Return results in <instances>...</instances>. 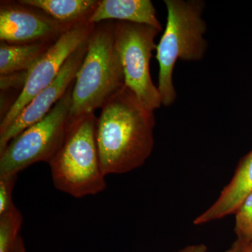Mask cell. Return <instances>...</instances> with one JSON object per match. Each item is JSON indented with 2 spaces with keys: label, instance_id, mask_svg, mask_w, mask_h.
<instances>
[{
  "label": "cell",
  "instance_id": "obj_1",
  "mask_svg": "<svg viewBox=\"0 0 252 252\" xmlns=\"http://www.w3.org/2000/svg\"><path fill=\"white\" fill-rule=\"evenodd\" d=\"M154 111L124 86L101 108L95 139L104 175L127 173L142 166L154 146Z\"/></svg>",
  "mask_w": 252,
  "mask_h": 252
},
{
  "label": "cell",
  "instance_id": "obj_2",
  "mask_svg": "<svg viewBox=\"0 0 252 252\" xmlns=\"http://www.w3.org/2000/svg\"><path fill=\"white\" fill-rule=\"evenodd\" d=\"M114 23L108 21L96 24L88 39L85 58L73 85L69 126L94 114L125 86L114 44Z\"/></svg>",
  "mask_w": 252,
  "mask_h": 252
},
{
  "label": "cell",
  "instance_id": "obj_3",
  "mask_svg": "<svg viewBox=\"0 0 252 252\" xmlns=\"http://www.w3.org/2000/svg\"><path fill=\"white\" fill-rule=\"evenodd\" d=\"M166 27L157 46L156 58L158 63V89L165 107L177 97L173 83L176 63L198 61L207 49L204 37L207 24L203 14L205 3L201 0H165Z\"/></svg>",
  "mask_w": 252,
  "mask_h": 252
},
{
  "label": "cell",
  "instance_id": "obj_4",
  "mask_svg": "<svg viewBox=\"0 0 252 252\" xmlns=\"http://www.w3.org/2000/svg\"><path fill=\"white\" fill-rule=\"evenodd\" d=\"M97 117L83 118L69 126L58 152L48 162L58 190L80 198L106 189V181L96 144Z\"/></svg>",
  "mask_w": 252,
  "mask_h": 252
},
{
  "label": "cell",
  "instance_id": "obj_5",
  "mask_svg": "<svg viewBox=\"0 0 252 252\" xmlns=\"http://www.w3.org/2000/svg\"><path fill=\"white\" fill-rule=\"evenodd\" d=\"M74 82L44 119L16 136L0 153V175H18L36 162L52 158L69 130Z\"/></svg>",
  "mask_w": 252,
  "mask_h": 252
},
{
  "label": "cell",
  "instance_id": "obj_6",
  "mask_svg": "<svg viewBox=\"0 0 252 252\" xmlns=\"http://www.w3.org/2000/svg\"><path fill=\"white\" fill-rule=\"evenodd\" d=\"M160 32L147 25L114 23V44L122 63L125 86L142 105L154 112L162 105L150 71L152 54L157 49L155 39Z\"/></svg>",
  "mask_w": 252,
  "mask_h": 252
},
{
  "label": "cell",
  "instance_id": "obj_7",
  "mask_svg": "<svg viewBox=\"0 0 252 252\" xmlns=\"http://www.w3.org/2000/svg\"><path fill=\"white\" fill-rule=\"evenodd\" d=\"M94 27L95 25L86 21L68 30L32 68L24 87L1 118L0 133L9 127L36 94L54 81L68 58L87 40Z\"/></svg>",
  "mask_w": 252,
  "mask_h": 252
},
{
  "label": "cell",
  "instance_id": "obj_8",
  "mask_svg": "<svg viewBox=\"0 0 252 252\" xmlns=\"http://www.w3.org/2000/svg\"><path fill=\"white\" fill-rule=\"evenodd\" d=\"M72 27L18 1H1L0 40L7 44L56 42L63 33Z\"/></svg>",
  "mask_w": 252,
  "mask_h": 252
},
{
  "label": "cell",
  "instance_id": "obj_9",
  "mask_svg": "<svg viewBox=\"0 0 252 252\" xmlns=\"http://www.w3.org/2000/svg\"><path fill=\"white\" fill-rule=\"evenodd\" d=\"M87 40L68 58L54 81L36 94L9 127L0 133V153L16 136L44 119L65 94L74 82L85 58Z\"/></svg>",
  "mask_w": 252,
  "mask_h": 252
},
{
  "label": "cell",
  "instance_id": "obj_10",
  "mask_svg": "<svg viewBox=\"0 0 252 252\" xmlns=\"http://www.w3.org/2000/svg\"><path fill=\"white\" fill-rule=\"evenodd\" d=\"M252 193V151L242 159L233 179L215 203L194 220V224H204L236 213Z\"/></svg>",
  "mask_w": 252,
  "mask_h": 252
},
{
  "label": "cell",
  "instance_id": "obj_11",
  "mask_svg": "<svg viewBox=\"0 0 252 252\" xmlns=\"http://www.w3.org/2000/svg\"><path fill=\"white\" fill-rule=\"evenodd\" d=\"M114 20L147 25L160 31L162 29L150 0H102L89 18V22L96 25Z\"/></svg>",
  "mask_w": 252,
  "mask_h": 252
},
{
  "label": "cell",
  "instance_id": "obj_12",
  "mask_svg": "<svg viewBox=\"0 0 252 252\" xmlns=\"http://www.w3.org/2000/svg\"><path fill=\"white\" fill-rule=\"evenodd\" d=\"M21 4L32 6L56 21L74 26L89 21L98 6L97 0H19Z\"/></svg>",
  "mask_w": 252,
  "mask_h": 252
},
{
  "label": "cell",
  "instance_id": "obj_13",
  "mask_svg": "<svg viewBox=\"0 0 252 252\" xmlns=\"http://www.w3.org/2000/svg\"><path fill=\"white\" fill-rule=\"evenodd\" d=\"M54 43L9 44L0 43V74L28 72L47 52Z\"/></svg>",
  "mask_w": 252,
  "mask_h": 252
},
{
  "label": "cell",
  "instance_id": "obj_14",
  "mask_svg": "<svg viewBox=\"0 0 252 252\" xmlns=\"http://www.w3.org/2000/svg\"><path fill=\"white\" fill-rule=\"evenodd\" d=\"M22 223V215L16 207L0 215V252H14Z\"/></svg>",
  "mask_w": 252,
  "mask_h": 252
},
{
  "label": "cell",
  "instance_id": "obj_15",
  "mask_svg": "<svg viewBox=\"0 0 252 252\" xmlns=\"http://www.w3.org/2000/svg\"><path fill=\"white\" fill-rule=\"evenodd\" d=\"M235 217V232L238 240L252 242V193L242 204Z\"/></svg>",
  "mask_w": 252,
  "mask_h": 252
},
{
  "label": "cell",
  "instance_id": "obj_16",
  "mask_svg": "<svg viewBox=\"0 0 252 252\" xmlns=\"http://www.w3.org/2000/svg\"><path fill=\"white\" fill-rule=\"evenodd\" d=\"M18 175H0V215L14 208L12 194Z\"/></svg>",
  "mask_w": 252,
  "mask_h": 252
},
{
  "label": "cell",
  "instance_id": "obj_17",
  "mask_svg": "<svg viewBox=\"0 0 252 252\" xmlns=\"http://www.w3.org/2000/svg\"><path fill=\"white\" fill-rule=\"evenodd\" d=\"M225 252H252V248L250 243L237 239L232 246Z\"/></svg>",
  "mask_w": 252,
  "mask_h": 252
},
{
  "label": "cell",
  "instance_id": "obj_18",
  "mask_svg": "<svg viewBox=\"0 0 252 252\" xmlns=\"http://www.w3.org/2000/svg\"><path fill=\"white\" fill-rule=\"evenodd\" d=\"M176 252H207V248L204 244H198L186 247L185 248Z\"/></svg>",
  "mask_w": 252,
  "mask_h": 252
},
{
  "label": "cell",
  "instance_id": "obj_19",
  "mask_svg": "<svg viewBox=\"0 0 252 252\" xmlns=\"http://www.w3.org/2000/svg\"><path fill=\"white\" fill-rule=\"evenodd\" d=\"M14 252H26V247H25L24 243H23V240L21 235L18 238L17 242H16Z\"/></svg>",
  "mask_w": 252,
  "mask_h": 252
},
{
  "label": "cell",
  "instance_id": "obj_20",
  "mask_svg": "<svg viewBox=\"0 0 252 252\" xmlns=\"http://www.w3.org/2000/svg\"><path fill=\"white\" fill-rule=\"evenodd\" d=\"M250 246H251V248H252V242L251 243H250Z\"/></svg>",
  "mask_w": 252,
  "mask_h": 252
}]
</instances>
